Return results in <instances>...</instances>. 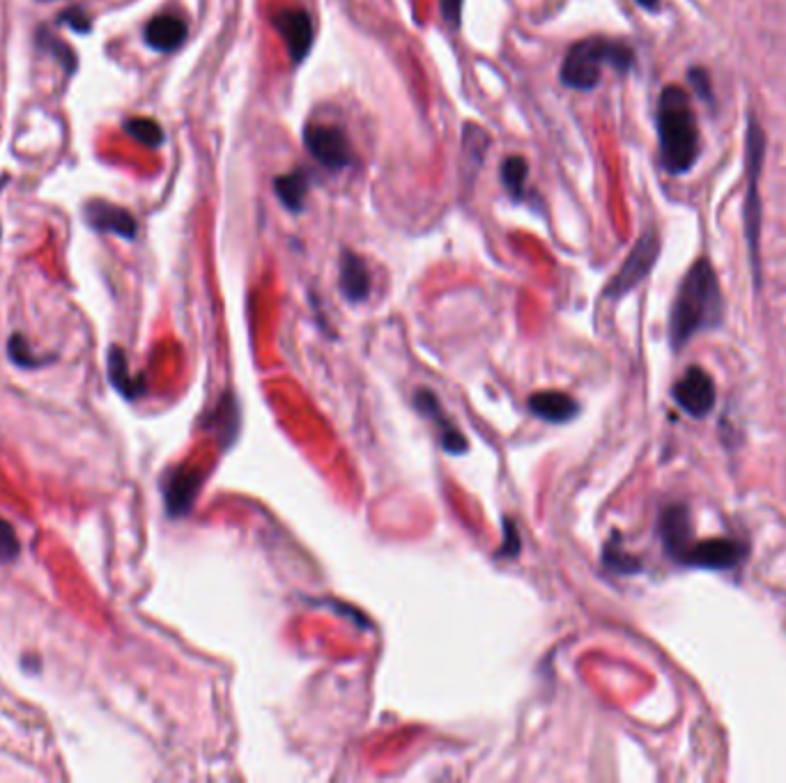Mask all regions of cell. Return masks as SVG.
<instances>
[{"label": "cell", "instance_id": "6da1fadb", "mask_svg": "<svg viewBox=\"0 0 786 783\" xmlns=\"http://www.w3.org/2000/svg\"><path fill=\"white\" fill-rule=\"evenodd\" d=\"M722 313L724 299L718 274L709 260L701 257L683 276L678 286L670 319L672 345L683 348L699 331L718 327Z\"/></svg>", "mask_w": 786, "mask_h": 783}, {"label": "cell", "instance_id": "7a4b0ae2", "mask_svg": "<svg viewBox=\"0 0 786 783\" xmlns=\"http://www.w3.org/2000/svg\"><path fill=\"white\" fill-rule=\"evenodd\" d=\"M658 140L662 168L672 175L688 173L699 159V123L688 92L678 86H668L660 94Z\"/></svg>", "mask_w": 786, "mask_h": 783}, {"label": "cell", "instance_id": "3957f363", "mask_svg": "<svg viewBox=\"0 0 786 783\" xmlns=\"http://www.w3.org/2000/svg\"><path fill=\"white\" fill-rule=\"evenodd\" d=\"M635 65V51L608 37H587L573 45L563 58L559 72L561 84L573 90H594L600 84L602 67H612L619 74H628Z\"/></svg>", "mask_w": 786, "mask_h": 783}, {"label": "cell", "instance_id": "277c9868", "mask_svg": "<svg viewBox=\"0 0 786 783\" xmlns=\"http://www.w3.org/2000/svg\"><path fill=\"white\" fill-rule=\"evenodd\" d=\"M765 154V136L757 115H748V134H745V168H748V191H745V235H748L754 274L759 278V232H761V198L759 177Z\"/></svg>", "mask_w": 786, "mask_h": 783}, {"label": "cell", "instance_id": "5b68a950", "mask_svg": "<svg viewBox=\"0 0 786 783\" xmlns=\"http://www.w3.org/2000/svg\"><path fill=\"white\" fill-rule=\"evenodd\" d=\"M658 255H660V237H658V232L653 228H649L647 232H644L637 239V244L628 253L626 263L621 265L616 276L610 280L608 290H604V296L621 299L623 294H628L631 290H635L641 283V280L651 274V269L656 267Z\"/></svg>", "mask_w": 786, "mask_h": 783}, {"label": "cell", "instance_id": "8992f818", "mask_svg": "<svg viewBox=\"0 0 786 783\" xmlns=\"http://www.w3.org/2000/svg\"><path fill=\"white\" fill-rule=\"evenodd\" d=\"M304 146L320 166L327 171H346L354 166V152L346 131L334 125H307Z\"/></svg>", "mask_w": 786, "mask_h": 783}, {"label": "cell", "instance_id": "52a82bcc", "mask_svg": "<svg viewBox=\"0 0 786 783\" xmlns=\"http://www.w3.org/2000/svg\"><path fill=\"white\" fill-rule=\"evenodd\" d=\"M745 556H748V547L743 542L732 538H711L693 542L678 564L703 570H734L743 564Z\"/></svg>", "mask_w": 786, "mask_h": 783}, {"label": "cell", "instance_id": "ba28073f", "mask_svg": "<svg viewBox=\"0 0 786 783\" xmlns=\"http://www.w3.org/2000/svg\"><path fill=\"white\" fill-rule=\"evenodd\" d=\"M272 26L284 39L292 63H304L313 47V18L304 8H284L272 14Z\"/></svg>", "mask_w": 786, "mask_h": 783}, {"label": "cell", "instance_id": "9c48e42d", "mask_svg": "<svg viewBox=\"0 0 786 783\" xmlns=\"http://www.w3.org/2000/svg\"><path fill=\"white\" fill-rule=\"evenodd\" d=\"M674 400L683 412H688L695 418L707 416L715 405V384L711 375L693 366L683 372V377L676 381L674 387Z\"/></svg>", "mask_w": 786, "mask_h": 783}, {"label": "cell", "instance_id": "30bf717a", "mask_svg": "<svg viewBox=\"0 0 786 783\" xmlns=\"http://www.w3.org/2000/svg\"><path fill=\"white\" fill-rule=\"evenodd\" d=\"M84 218L86 224L97 232H109L117 235L123 239H136L138 224L129 210L117 207L107 200H90L84 205Z\"/></svg>", "mask_w": 786, "mask_h": 783}, {"label": "cell", "instance_id": "8fae6325", "mask_svg": "<svg viewBox=\"0 0 786 783\" xmlns=\"http://www.w3.org/2000/svg\"><path fill=\"white\" fill-rule=\"evenodd\" d=\"M660 538L668 554L676 560L683 558L693 545V527H690V515L685 506H668L660 515Z\"/></svg>", "mask_w": 786, "mask_h": 783}, {"label": "cell", "instance_id": "7c38bea8", "mask_svg": "<svg viewBox=\"0 0 786 783\" xmlns=\"http://www.w3.org/2000/svg\"><path fill=\"white\" fill-rule=\"evenodd\" d=\"M414 403H416V409H419L423 416H428V418L433 420V424L437 426V432H439L441 446H445V451H449V453H453V455H460L462 451L467 449L465 437H462V432L456 428L453 420L445 414V409L439 407L435 393H431V391H426V389H419V391H416V397H414Z\"/></svg>", "mask_w": 786, "mask_h": 783}, {"label": "cell", "instance_id": "4fadbf2b", "mask_svg": "<svg viewBox=\"0 0 786 783\" xmlns=\"http://www.w3.org/2000/svg\"><path fill=\"white\" fill-rule=\"evenodd\" d=\"M187 35H189L187 22H183V18L173 16V14H159V16L150 18L146 33H144L146 45L159 53L177 51L185 45Z\"/></svg>", "mask_w": 786, "mask_h": 783}, {"label": "cell", "instance_id": "5bb4252c", "mask_svg": "<svg viewBox=\"0 0 786 783\" xmlns=\"http://www.w3.org/2000/svg\"><path fill=\"white\" fill-rule=\"evenodd\" d=\"M338 274H340L338 286H340L342 296H346L348 301H352V304H361V301L369 299V294H371V274H369V267H366L364 260H361L357 253L342 251L340 271Z\"/></svg>", "mask_w": 786, "mask_h": 783}, {"label": "cell", "instance_id": "9a60e30c", "mask_svg": "<svg viewBox=\"0 0 786 783\" xmlns=\"http://www.w3.org/2000/svg\"><path fill=\"white\" fill-rule=\"evenodd\" d=\"M529 409L542 418L550 420V424H566V420L575 418V414L579 412V405L575 400L566 393L559 391H540L534 393L529 400Z\"/></svg>", "mask_w": 786, "mask_h": 783}, {"label": "cell", "instance_id": "2e32d148", "mask_svg": "<svg viewBox=\"0 0 786 783\" xmlns=\"http://www.w3.org/2000/svg\"><path fill=\"white\" fill-rule=\"evenodd\" d=\"M200 488V473L196 471H175L169 483H166V506L171 515H185L189 513L194 498L198 494Z\"/></svg>", "mask_w": 786, "mask_h": 783}, {"label": "cell", "instance_id": "e0dca14e", "mask_svg": "<svg viewBox=\"0 0 786 783\" xmlns=\"http://www.w3.org/2000/svg\"><path fill=\"white\" fill-rule=\"evenodd\" d=\"M309 175L304 171H292L286 175H278L274 179V193L278 203L284 205L288 212H301L304 210V200L309 195Z\"/></svg>", "mask_w": 786, "mask_h": 783}, {"label": "cell", "instance_id": "ac0fdd59", "mask_svg": "<svg viewBox=\"0 0 786 783\" xmlns=\"http://www.w3.org/2000/svg\"><path fill=\"white\" fill-rule=\"evenodd\" d=\"M499 177H501V187L507 189V193L515 200V203H522V200L527 198V177H529L527 159L517 154L507 156L501 162Z\"/></svg>", "mask_w": 786, "mask_h": 783}, {"label": "cell", "instance_id": "d6986e66", "mask_svg": "<svg viewBox=\"0 0 786 783\" xmlns=\"http://www.w3.org/2000/svg\"><path fill=\"white\" fill-rule=\"evenodd\" d=\"M109 379H111V384L129 400H134L140 391H144V384H140V381H136V379H132L127 358H125V354L120 348H113L109 352Z\"/></svg>", "mask_w": 786, "mask_h": 783}, {"label": "cell", "instance_id": "ffe728a7", "mask_svg": "<svg viewBox=\"0 0 786 783\" xmlns=\"http://www.w3.org/2000/svg\"><path fill=\"white\" fill-rule=\"evenodd\" d=\"M488 148H490V136L486 129L474 123H467L465 127H462V150H465L467 164L474 173L481 168L483 162H486Z\"/></svg>", "mask_w": 786, "mask_h": 783}, {"label": "cell", "instance_id": "44dd1931", "mask_svg": "<svg viewBox=\"0 0 786 783\" xmlns=\"http://www.w3.org/2000/svg\"><path fill=\"white\" fill-rule=\"evenodd\" d=\"M35 39H37L39 49L51 53V55L58 60L60 67L65 70L67 76H74V74H76V70H78V58H76V51H74L67 42H63V39L55 37V35L49 33L47 28H39Z\"/></svg>", "mask_w": 786, "mask_h": 783}, {"label": "cell", "instance_id": "7402d4cb", "mask_svg": "<svg viewBox=\"0 0 786 783\" xmlns=\"http://www.w3.org/2000/svg\"><path fill=\"white\" fill-rule=\"evenodd\" d=\"M123 127L134 140H138L140 146H146L150 150H157L161 148V143H164V129L150 117H129Z\"/></svg>", "mask_w": 786, "mask_h": 783}, {"label": "cell", "instance_id": "603a6c76", "mask_svg": "<svg viewBox=\"0 0 786 783\" xmlns=\"http://www.w3.org/2000/svg\"><path fill=\"white\" fill-rule=\"evenodd\" d=\"M10 358L14 361L16 366H24V368H35V366H42L47 364V361H39L35 352H30L26 338L22 333H16L10 338Z\"/></svg>", "mask_w": 786, "mask_h": 783}, {"label": "cell", "instance_id": "cb8c5ba5", "mask_svg": "<svg viewBox=\"0 0 786 783\" xmlns=\"http://www.w3.org/2000/svg\"><path fill=\"white\" fill-rule=\"evenodd\" d=\"M602 560H604V566L621 574H631V572L639 570V560L626 552H621V547H616V545H610L608 550H604Z\"/></svg>", "mask_w": 786, "mask_h": 783}, {"label": "cell", "instance_id": "d4e9b609", "mask_svg": "<svg viewBox=\"0 0 786 783\" xmlns=\"http://www.w3.org/2000/svg\"><path fill=\"white\" fill-rule=\"evenodd\" d=\"M18 554V538L8 521L0 517V564H10Z\"/></svg>", "mask_w": 786, "mask_h": 783}, {"label": "cell", "instance_id": "484cf974", "mask_svg": "<svg viewBox=\"0 0 786 783\" xmlns=\"http://www.w3.org/2000/svg\"><path fill=\"white\" fill-rule=\"evenodd\" d=\"M58 24L70 26L72 30H76V33H80V35L90 33V28H92L90 16H88L84 10H80V8H70V10H65V12H60Z\"/></svg>", "mask_w": 786, "mask_h": 783}, {"label": "cell", "instance_id": "4316f807", "mask_svg": "<svg viewBox=\"0 0 786 783\" xmlns=\"http://www.w3.org/2000/svg\"><path fill=\"white\" fill-rule=\"evenodd\" d=\"M462 3H465V0H439L441 18H445V24H447L451 30H458V28H460V22H462Z\"/></svg>", "mask_w": 786, "mask_h": 783}, {"label": "cell", "instance_id": "83f0119b", "mask_svg": "<svg viewBox=\"0 0 786 783\" xmlns=\"http://www.w3.org/2000/svg\"><path fill=\"white\" fill-rule=\"evenodd\" d=\"M690 81L701 99H711V78L703 70H690Z\"/></svg>", "mask_w": 786, "mask_h": 783}, {"label": "cell", "instance_id": "f1b7e54d", "mask_svg": "<svg viewBox=\"0 0 786 783\" xmlns=\"http://www.w3.org/2000/svg\"><path fill=\"white\" fill-rule=\"evenodd\" d=\"M517 552H520V538L515 533V527L511 525V519H507V547L501 550V554L513 558V556H517Z\"/></svg>", "mask_w": 786, "mask_h": 783}, {"label": "cell", "instance_id": "f546056e", "mask_svg": "<svg viewBox=\"0 0 786 783\" xmlns=\"http://www.w3.org/2000/svg\"><path fill=\"white\" fill-rule=\"evenodd\" d=\"M637 5L644 8V10H649V12H658L660 0H637Z\"/></svg>", "mask_w": 786, "mask_h": 783}, {"label": "cell", "instance_id": "4dcf8cb0", "mask_svg": "<svg viewBox=\"0 0 786 783\" xmlns=\"http://www.w3.org/2000/svg\"><path fill=\"white\" fill-rule=\"evenodd\" d=\"M0 187H3V185H0Z\"/></svg>", "mask_w": 786, "mask_h": 783}]
</instances>
